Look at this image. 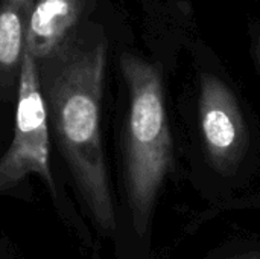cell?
Here are the masks:
<instances>
[{"instance_id": "6da1fadb", "label": "cell", "mask_w": 260, "mask_h": 259, "mask_svg": "<svg viewBox=\"0 0 260 259\" xmlns=\"http://www.w3.org/2000/svg\"><path fill=\"white\" fill-rule=\"evenodd\" d=\"M37 64L47 116L78 192L98 231L116 240L119 214L101 139L107 46L72 40Z\"/></svg>"}, {"instance_id": "7a4b0ae2", "label": "cell", "mask_w": 260, "mask_h": 259, "mask_svg": "<svg viewBox=\"0 0 260 259\" xmlns=\"http://www.w3.org/2000/svg\"><path fill=\"white\" fill-rule=\"evenodd\" d=\"M120 67L129 90L125 136V255L154 259V218L174 160L166 118L163 82L158 69L146 60L123 53ZM119 235V234H117Z\"/></svg>"}, {"instance_id": "3957f363", "label": "cell", "mask_w": 260, "mask_h": 259, "mask_svg": "<svg viewBox=\"0 0 260 259\" xmlns=\"http://www.w3.org/2000/svg\"><path fill=\"white\" fill-rule=\"evenodd\" d=\"M47 107L37 60L24 49L18 75L14 139L0 159V177L12 188L26 176H40L55 194L49 156Z\"/></svg>"}, {"instance_id": "277c9868", "label": "cell", "mask_w": 260, "mask_h": 259, "mask_svg": "<svg viewBox=\"0 0 260 259\" xmlns=\"http://www.w3.org/2000/svg\"><path fill=\"white\" fill-rule=\"evenodd\" d=\"M198 118L212 168L219 176H235L247 150L245 122L236 96L213 73L201 75Z\"/></svg>"}, {"instance_id": "5b68a950", "label": "cell", "mask_w": 260, "mask_h": 259, "mask_svg": "<svg viewBox=\"0 0 260 259\" xmlns=\"http://www.w3.org/2000/svg\"><path fill=\"white\" fill-rule=\"evenodd\" d=\"M84 0H35L26 32V50L43 61L61 52L73 38Z\"/></svg>"}, {"instance_id": "8992f818", "label": "cell", "mask_w": 260, "mask_h": 259, "mask_svg": "<svg viewBox=\"0 0 260 259\" xmlns=\"http://www.w3.org/2000/svg\"><path fill=\"white\" fill-rule=\"evenodd\" d=\"M35 0H0V75H20Z\"/></svg>"}, {"instance_id": "52a82bcc", "label": "cell", "mask_w": 260, "mask_h": 259, "mask_svg": "<svg viewBox=\"0 0 260 259\" xmlns=\"http://www.w3.org/2000/svg\"><path fill=\"white\" fill-rule=\"evenodd\" d=\"M200 259H260V235H233L212 249Z\"/></svg>"}, {"instance_id": "ba28073f", "label": "cell", "mask_w": 260, "mask_h": 259, "mask_svg": "<svg viewBox=\"0 0 260 259\" xmlns=\"http://www.w3.org/2000/svg\"><path fill=\"white\" fill-rule=\"evenodd\" d=\"M253 58H254L256 66L259 67L260 70V34L254 38V41H253Z\"/></svg>"}, {"instance_id": "9c48e42d", "label": "cell", "mask_w": 260, "mask_h": 259, "mask_svg": "<svg viewBox=\"0 0 260 259\" xmlns=\"http://www.w3.org/2000/svg\"><path fill=\"white\" fill-rule=\"evenodd\" d=\"M9 188H11V186H9V185H8V183H6V182H5V180H3V179L0 177V191L9 189Z\"/></svg>"}]
</instances>
